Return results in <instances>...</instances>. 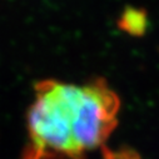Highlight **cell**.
Wrapping results in <instances>:
<instances>
[{
  "label": "cell",
  "mask_w": 159,
  "mask_h": 159,
  "mask_svg": "<svg viewBox=\"0 0 159 159\" xmlns=\"http://www.w3.org/2000/svg\"><path fill=\"white\" fill-rule=\"evenodd\" d=\"M119 109V97L100 79L42 82L28 111L23 159L84 158L109 139Z\"/></svg>",
  "instance_id": "cell-1"
},
{
  "label": "cell",
  "mask_w": 159,
  "mask_h": 159,
  "mask_svg": "<svg viewBox=\"0 0 159 159\" xmlns=\"http://www.w3.org/2000/svg\"><path fill=\"white\" fill-rule=\"evenodd\" d=\"M119 26L132 35H143L148 28V15L144 10L127 8L119 19Z\"/></svg>",
  "instance_id": "cell-2"
}]
</instances>
